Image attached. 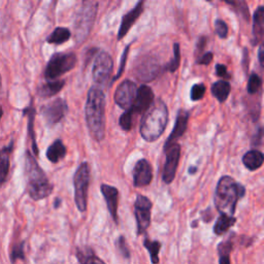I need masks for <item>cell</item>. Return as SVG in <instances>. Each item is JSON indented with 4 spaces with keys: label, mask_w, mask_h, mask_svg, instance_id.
I'll use <instances>...</instances> for the list:
<instances>
[{
    "label": "cell",
    "mask_w": 264,
    "mask_h": 264,
    "mask_svg": "<svg viewBox=\"0 0 264 264\" xmlns=\"http://www.w3.org/2000/svg\"><path fill=\"white\" fill-rule=\"evenodd\" d=\"M65 81H50L39 88V95L45 98L52 97L60 92V90L64 87Z\"/></svg>",
    "instance_id": "25"
},
{
    "label": "cell",
    "mask_w": 264,
    "mask_h": 264,
    "mask_svg": "<svg viewBox=\"0 0 264 264\" xmlns=\"http://www.w3.org/2000/svg\"><path fill=\"white\" fill-rule=\"evenodd\" d=\"M162 69L159 60L151 55L143 56L138 61L134 69V76L141 82L148 83L155 80Z\"/></svg>",
    "instance_id": "7"
},
{
    "label": "cell",
    "mask_w": 264,
    "mask_h": 264,
    "mask_svg": "<svg viewBox=\"0 0 264 264\" xmlns=\"http://www.w3.org/2000/svg\"><path fill=\"white\" fill-rule=\"evenodd\" d=\"M263 52H264V50H263V46L261 44L259 47V51H258V58H259V62L262 68H263Z\"/></svg>",
    "instance_id": "42"
},
{
    "label": "cell",
    "mask_w": 264,
    "mask_h": 264,
    "mask_svg": "<svg viewBox=\"0 0 264 264\" xmlns=\"http://www.w3.org/2000/svg\"><path fill=\"white\" fill-rule=\"evenodd\" d=\"M144 246L150 254V258L153 264L159 263V252L161 249V244L158 241H151L148 238L144 241Z\"/></svg>",
    "instance_id": "29"
},
{
    "label": "cell",
    "mask_w": 264,
    "mask_h": 264,
    "mask_svg": "<svg viewBox=\"0 0 264 264\" xmlns=\"http://www.w3.org/2000/svg\"><path fill=\"white\" fill-rule=\"evenodd\" d=\"M216 74L218 77L225 78V79H230V76L228 74L227 68L223 64H217L216 65Z\"/></svg>",
    "instance_id": "40"
},
{
    "label": "cell",
    "mask_w": 264,
    "mask_h": 264,
    "mask_svg": "<svg viewBox=\"0 0 264 264\" xmlns=\"http://www.w3.org/2000/svg\"><path fill=\"white\" fill-rule=\"evenodd\" d=\"M97 3H85L83 5L76 22L77 40L79 43L84 41L89 35L97 13Z\"/></svg>",
    "instance_id": "9"
},
{
    "label": "cell",
    "mask_w": 264,
    "mask_h": 264,
    "mask_svg": "<svg viewBox=\"0 0 264 264\" xmlns=\"http://www.w3.org/2000/svg\"><path fill=\"white\" fill-rule=\"evenodd\" d=\"M247 61L249 62V52H248L247 49H245V51H244V69H245L246 72H247V70H249V68H248L247 64H246Z\"/></svg>",
    "instance_id": "43"
},
{
    "label": "cell",
    "mask_w": 264,
    "mask_h": 264,
    "mask_svg": "<svg viewBox=\"0 0 264 264\" xmlns=\"http://www.w3.org/2000/svg\"><path fill=\"white\" fill-rule=\"evenodd\" d=\"M116 245H117V248L118 250L120 251V253L127 259L130 258V250H129V247L126 243V240L124 237H120L118 239V241L116 242Z\"/></svg>",
    "instance_id": "36"
},
{
    "label": "cell",
    "mask_w": 264,
    "mask_h": 264,
    "mask_svg": "<svg viewBox=\"0 0 264 264\" xmlns=\"http://www.w3.org/2000/svg\"><path fill=\"white\" fill-rule=\"evenodd\" d=\"M26 176L27 192L32 200L41 201L52 194L53 185L40 168L36 158L29 152H27L26 156Z\"/></svg>",
    "instance_id": "4"
},
{
    "label": "cell",
    "mask_w": 264,
    "mask_h": 264,
    "mask_svg": "<svg viewBox=\"0 0 264 264\" xmlns=\"http://www.w3.org/2000/svg\"><path fill=\"white\" fill-rule=\"evenodd\" d=\"M212 94L217 99L220 104H223L226 102L230 92H231V86L227 81H218L212 85Z\"/></svg>",
    "instance_id": "23"
},
{
    "label": "cell",
    "mask_w": 264,
    "mask_h": 264,
    "mask_svg": "<svg viewBox=\"0 0 264 264\" xmlns=\"http://www.w3.org/2000/svg\"><path fill=\"white\" fill-rule=\"evenodd\" d=\"M225 4L234 7L241 13V15L245 18V20L249 21L250 19V14H249V8L245 2H225Z\"/></svg>",
    "instance_id": "34"
},
{
    "label": "cell",
    "mask_w": 264,
    "mask_h": 264,
    "mask_svg": "<svg viewBox=\"0 0 264 264\" xmlns=\"http://www.w3.org/2000/svg\"><path fill=\"white\" fill-rule=\"evenodd\" d=\"M68 103L64 99L58 98L43 107L42 115L48 125L54 126L63 120L66 113H68Z\"/></svg>",
    "instance_id": "13"
},
{
    "label": "cell",
    "mask_w": 264,
    "mask_h": 264,
    "mask_svg": "<svg viewBox=\"0 0 264 264\" xmlns=\"http://www.w3.org/2000/svg\"><path fill=\"white\" fill-rule=\"evenodd\" d=\"M102 193L105 197L110 214L112 215L116 224H118V203H119V191L116 187L103 184L101 187Z\"/></svg>",
    "instance_id": "18"
},
{
    "label": "cell",
    "mask_w": 264,
    "mask_h": 264,
    "mask_svg": "<svg viewBox=\"0 0 264 264\" xmlns=\"http://www.w3.org/2000/svg\"><path fill=\"white\" fill-rule=\"evenodd\" d=\"M66 152H68V150H66V147L62 141L57 140L48 148L47 157L52 163H58L65 157Z\"/></svg>",
    "instance_id": "24"
},
{
    "label": "cell",
    "mask_w": 264,
    "mask_h": 264,
    "mask_svg": "<svg viewBox=\"0 0 264 264\" xmlns=\"http://www.w3.org/2000/svg\"><path fill=\"white\" fill-rule=\"evenodd\" d=\"M60 205H61V200H60V198H57V200L55 201V205H54L55 209L59 208V207H60Z\"/></svg>",
    "instance_id": "44"
},
{
    "label": "cell",
    "mask_w": 264,
    "mask_h": 264,
    "mask_svg": "<svg viewBox=\"0 0 264 264\" xmlns=\"http://www.w3.org/2000/svg\"><path fill=\"white\" fill-rule=\"evenodd\" d=\"M196 225H197V221H194V222H193V225H192V226H193V228H195V227H196Z\"/></svg>",
    "instance_id": "47"
},
{
    "label": "cell",
    "mask_w": 264,
    "mask_h": 264,
    "mask_svg": "<svg viewBox=\"0 0 264 264\" xmlns=\"http://www.w3.org/2000/svg\"><path fill=\"white\" fill-rule=\"evenodd\" d=\"M152 202L147 196L139 194L135 204V215L138 224V235L145 234L151 224Z\"/></svg>",
    "instance_id": "11"
},
{
    "label": "cell",
    "mask_w": 264,
    "mask_h": 264,
    "mask_svg": "<svg viewBox=\"0 0 264 264\" xmlns=\"http://www.w3.org/2000/svg\"><path fill=\"white\" fill-rule=\"evenodd\" d=\"M196 172H197V168H196V167H194V168H190V169H189V174H191V175L196 174Z\"/></svg>",
    "instance_id": "45"
},
{
    "label": "cell",
    "mask_w": 264,
    "mask_h": 264,
    "mask_svg": "<svg viewBox=\"0 0 264 264\" xmlns=\"http://www.w3.org/2000/svg\"><path fill=\"white\" fill-rule=\"evenodd\" d=\"M264 31V7H259L253 17V45H257L262 41Z\"/></svg>",
    "instance_id": "19"
},
{
    "label": "cell",
    "mask_w": 264,
    "mask_h": 264,
    "mask_svg": "<svg viewBox=\"0 0 264 264\" xmlns=\"http://www.w3.org/2000/svg\"><path fill=\"white\" fill-rule=\"evenodd\" d=\"M144 12V2H140L135 9H132L130 12H128L126 15L123 16L119 33H118V40H122L128 33L130 28L135 25V23L138 21V19L141 17V15Z\"/></svg>",
    "instance_id": "16"
},
{
    "label": "cell",
    "mask_w": 264,
    "mask_h": 264,
    "mask_svg": "<svg viewBox=\"0 0 264 264\" xmlns=\"http://www.w3.org/2000/svg\"><path fill=\"white\" fill-rule=\"evenodd\" d=\"M233 247H234V244H233V242H231L230 239L226 242H222L218 246V252H219V256H220L219 264H231L230 263V253H231V251H233Z\"/></svg>",
    "instance_id": "28"
},
{
    "label": "cell",
    "mask_w": 264,
    "mask_h": 264,
    "mask_svg": "<svg viewBox=\"0 0 264 264\" xmlns=\"http://www.w3.org/2000/svg\"><path fill=\"white\" fill-rule=\"evenodd\" d=\"M114 69V61L107 52H101L95 58L92 77L94 82L99 86H107Z\"/></svg>",
    "instance_id": "8"
},
{
    "label": "cell",
    "mask_w": 264,
    "mask_h": 264,
    "mask_svg": "<svg viewBox=\"0 0 264 264\" xmlns=\"http://www.w3.org/2000/svg\"><path fill=\"white\" fill-rule=\"evenodd\" d=\"M213 58H214V54L212 52H207L206 54H204L203 56H201L200 58L197 59V64L209 65L213 61Z\"/></svg>",
    "instance_id": "39"
},
{
    "label": "cell",
    "mask_w": 264,
    "mask_h": 264,
    "mask_svg": "<svg viewBox=\"0 0 264 264\" xmlns=\"http://www.w3.org/2000/svg\"><path fill=\"white\" fill-rule=\"evenodd\" d=\"M71 37L72 33L70 29L64 27H58L52 32V35L48 38L47 42L53 45H62L68 42L71 39Z\"/></svg>",
    "instance_id": "27"
},
{
    "label": "cell",
    "mask_w": 264,
    "mask_h": 264,
    "mask_svg": "<svg viewBox=\"0 0 264 264\" xmlns=\"http://www.w3.org/2000/svg\"><path fill=\"white\" fill-rule=\"evenodd\" d=\"M138 92V86L136 83L129 80L123 81L116 89L114 98L117 106L124 111H128L132 108L136 101Z\"/></svg>",
    "instance_id": "12"
},
{
    "label": "cell",
    "mask_w": 264,
    "mask_h": 264,
    "mask_svg": "<svg viewBox=\"0 0 264 264\" xmlns=\"http://www.w3.org/2000/svg\"><path fill=\"white\" fill-rule=\"evenodd\" d=\"M77 258L81 264H106L97 257L90 247H81L77 249Z\"/></svg>",
    "instance_id": "21"
},
{
    "label": "cell",
    "mask_w": 264,
    "mask_h": 264,
    "mask_svg": "<svg viewBox=\"0 0 264 264\" xmlns=\"http://www.w3.org/2000/svg\"><path fill=\"white\" fill-rule=\"evenodd\" d=\"M154 102V92L152 89L147 85H142L140 88H138L137 97L134 106L130 109L136 114H144L153 104Z\"/></svg>",
    "instance_id": "15"
},
{
    "label": "cell",
    "mask_w": 264,
    "mask_h": 264,
    "mask_svg": "<svg viewBox=\"0 0 264 264\" xmlns=\"http://www.w3.org/2000/svg\"><path fill=\"white\" fill-rule=\"evenodd\" d=\"M207 44H208V38H206V37H202V38H200V40H198V43H197L196 52H198V53L203 52L204 49L206 48Z\"/></svg>",
    "instance_id": "41"
},
{
    "label": "cell",
    "mask_w": 264,
    "mask_h": 264,
    "mask_svg": "<svg viewBox=\"0 0 264 264\" xmlns=\"http://www.w3.org/2000/svg\"><path fill=\"white\" fill-rule=\"evenodd\" d=\"M189 117H190V115H189V113L187 111H185V110H180L179 111L175 127H174V129L172 131L171 136L169 137L168 141L165 142L164 148L169 147L171 145H174V144H177V141L184 136V134L187 130V127H188Z\"/></svg>",
    "instance_id": "17"
},
{
    "label": "cell",
    "mask_w": 264,
    "mask_h": 264,
    "mask_svg": "<svg viewBox=\"0 0 264 264\" xmlns=\"http://www.w3.org/2000/svg\"><path fill=\"white\" fill-rule=\"evenodd\" d=\"M24 244L21 243L19 245H16L13 250H12V255H11V260L12 263H15L18 259H24Z\"/></svg>",
    "instance_id": "37"
},
{
    "label": "cell",
    "mask_w": 264,
    "mask_h": 264,
    "mask_svg": "<svg viewBox=\"0 0 264 264\" xmlns=\"http://www.w3.org/2000/svg\"><path fill=\"white\" fill-rule=\"evenodd\" d=\"M236 222H237V219L235 217L221 214V216L218 218V220L214 226V233L217 236L224 235L230 229V227H233L235 225Z\"/></svg>",
    "instance_id": "26"
},
{
    "label": "cell",
    "mask_w": 264,
    "mask_h": 264,
    "mask_svg": "<svg viewBox=\"0 0 264 264\" xmlns=\"http://www.w3.org/2000/svg\"><path fill=\"white\" fill-rule=\"evenodd\" d=\"M262 80L257 74H252L249 78V83L247 86V91L250 94H256L261 90Z\"/></svg>",
    "instance_id": "31"
},
{
    "label": "cell",
    "mask_w": 264,
    "mask_h": 264,
    "mask_svg": "<svg viewBox=\"0 0 264 264\" xmlns=\"http://www.w3.org/2000/svg\"><path fill=\"white\" fill-rule=\"evenodd\" d=\"M90 167L87 162H83L78 168L74 177L75 186V202L80 212L87 210L88 189L90 184Z\"/></svg>",
    "instance_id": "6"
},
{
    "label": "cell",
    "mask_w": 264,
    "mask_h": 264,
    "mask_svg": "<svg viewBox=\"0 0 264 264\" xmlns=\"http://www.w3.org/2000/svg\"><path fill=\"white\" fill-rule=\"evenodd\" d=\"M85 114L91 137L96 142L104 141L106 137V95L101 87L90 88Z\"/></svg>",
    "instance_id": "1"
},
{
    "label": "cell",
    "mask_w": 264,
    "mask_h": 264,
    "mask_svg": "<svg viewBox=\"0 0 264 264\" xmlns=\"http://www.w3.org/2000/svg\"><path fill=\"white\" fill-rule=\"evenodd\" d=\"M246 194V189L242 184L236 182L234 178L224 176L220 179L215 193V206L220 214L234 217L238 202Z\"/></svg>",
    "instance_id": "3"
},
{
    "label": "cell",
    "mask_w": 264,
    "mask_h": 264,
    "mask_svg": "<svg viewBox=\"0 0 264 264\" xmlns=\"http://www.w3.org/2000/svg\"><path fill=\"white\" fill-rule=\"evenodd\" d=\"M77 56L74 53H58L52 56L47 64L45 77L47 80H55L71 72L77 65Z\"/></svg>",
    "instance_id": "5"
},
{
    "label": "cell",
    "mask_w": 264,
    "mask_h": 264,
    "mask_svg": "<svg viewBox=\"0 0 264 264\" xmlns=\"http://www.w3.org/2000/svg\"><path fill=\"white\" fill-rule=\"evenodd\" d=\"M215 31L220 39H226L228 36V26L223 20L217 19L215 21Z\"/></svg>",
    "instance_id": "35"
},
{
    "label": "cell",
    "mask_w": 264,
    "mask_h": 264,
    "mask_svg": "<svg viewBox=\"0 0 264 264\" xmlns=\"http://www.w3.org/2000/svg\"><path fill=\"white\" fill-rule=\"evenodd\" d=\"M164 152L167 154V160H165L162 180L165 184H171L177 174L179 167V162L181 158V146L180 144H174L164 148Z\"/></svg>",
    "instance_id": "10"
},
{
    "label": "cell",
    "mask_w": 264,
    "mask_h": 264,
    "mask_svg": "<svg viewBox=\"0 0 264 264\" xmlns=\"http://www.w3.org/2000/svg\"><path fill=\"white\" fill-rule=\"evenodd\" d=\"M129 48H130V45H128V46L125 48V50H124V53H123L122 58H121V63H120V66H119V70H118L117 76L114 77L113 83H114L116 80H118V79L122 76V74H123V72H124V70H125V64H126V61H127V56H128V53H129Z\"/></svg>",
    "instance_id": "38"
},
{
    "label": "cell",
    "mask_w": 264,
    "mask_h": 264,
    "mask_svg": "<svg viewBox=\"0 0 264 264\" xmlns=\"http://www.w3.org/2000/svg\"><path fill=\"white\" fill-rule=\"evenodd\" d=\"M169 123V109L161 99H154L151 107L144 113L141 121L140 132L147 142L157 141Z\"/></svg>",
    "instance_id": "2"
},
{
    "label": "cell",
    "mask_w": 264,
    "mask_h": 264,
    "mask_svg": "<svg viewBox=\"0 0 264 264\" xmlns=\"http://www.w3.org/2000/svg\"><path fill=\"white\" fill-rule=\"evenodd\" d=\"M207 88L205 84H195L192 89H191V93H190V97L192 102H197L201 101V99L204 98L205 94H206Z\"/></svg>",
    "instance_id": "33"
},
{
    "label": "cell",
    "mask_w": 264,
    "mask_h": 264,
    "mask_svg": "<svg viewBox=\"0 0 264 264\" xmlns=\"http://www.w3.org/2000/svg\"><path fill=\"white\" fill-rule=\"evenodd\" d=\"M132 177H134V185L137 188L150 185L153 179V169L151 163L147 159L139 160L134 169Z\"/></svg>",
    "instance_id": "14"
},
{
    "label": "cell",
    "mask_w": 264,
    "mask_h": 264,
    "mask_svg": "<svg viewBox=\"0 0 264 264\" xmlns=\"http://www.w3.org/2000/svg\"><path fill=\"white\" fill-rule=\"evenodd\" d=\"M134 113L131 110L125 111L122 116L120 117V126L124 131H130L132 128V124H134Z\"/></svg>",
    "instance_id": "32"
},
{
    "label": "cell",
    "mask_w": 264,
    "mask_h": 264,
    "mask_svg": "<svg viewBox=\"0 0 264 264\" xmlns=\"http://www.w3.org/2000/svg\"><path fill=\"white\" fill-rule=\"evenodd\" d=\"M263 161V154L258 150H251L247 152L243 157L244 165L251 172L259 170L262 167Z\"/></svg>",
    "instance_id": "20"
},
{
    "label": "cell",
    "mask_w": 264,
    "mask_h": 264,
    "mask_svg": "<svg viewBox=\"0 0 264 264\" xmlns=\"http://www.w3.org/2000/svg\"><path fill=\"white\" fill-rule=\"evenodd\" d=\"M0 88H2V77H0Z\"/></svg>",
    "instance_id": "48"
},
{
    "label": "cell",
    "mask_w": 264,
    "mask_h": 264,
    "mask_svg": "<svg viewBox=\"0 0 264 264\" xmlns=\"http://www.w3.org/2000/svg\"><path fill=\"white\" fill-rule=\"evenodd\" d=\"M181 64V50H180V44L176 43L174 44V58L167 64L164 70L170 73H175L178 71Z\"/></svg>",
    "instance_id": "30"
},
{
    "label": "cell",
    "mask_w": 264,
    "mask_h": 264,
    "mask_svg": "<svg viewBox=\"0 0 264 264\" xmlns=\"http://www.w3.org/2000/svg\"><path fill=\"white\" fill-rule=\"evenodd\" d=\"M13 145L0 150V187L6 182L10 171V155L12 153Z\"/></svg>",
    "instance_id": "22"
},
{
    "label": "cell",
    "mask_w": 264,
    "mask_h": 264,
    "mask_svg": "<svg viewBox=\"0 0 264 264\" xmlns=\"http://www.w3.org/2000/svg\"><path fill=\"white\" fill-rule=\"evenodd\" d=\"M3 115H4V110H3L2 106H0V120H2V118H3Z\"/></svg>",
    "instance_id": "46"
}]
</instances>
